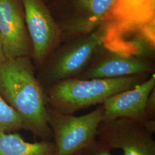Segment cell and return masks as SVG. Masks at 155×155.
<instances>
[{
	"instance_id": "5b68a950",
	"label": "cell",
	"mask_w": 155,
	"mask_h": 155,
	"mask_svg": "<svg viewBox=\"0 0 155 155\" xmlns=\"http://www.w3.org/2000/svg\"><path fill=\"white\" fill-rule=\"evenodd\" d=\"M97 139L110 151L121 150L123 155H155L153 133L142 124L127 118L102 123Z\"/></svg>"
},
{
	"instance_id": "8fae6325",
	"label": "cell",
	"mask_w": 155,
	"mask_h": 155,
	"mask_svg": "<svg viewBox=\"0 0 155 155\" xmlns=\"http://www.w3.org/2000/svg\"><path fill=\"white\" fill-rule=\"evenodd\" d=\"M116 0H76L77 15L67 25L71 35L86 34L95 31L109 19Z\"/></svg>"
},
{
	"instance_id": "8992f818",
	"label": "cell",
	"mask_w": 155,
	"mask_h": 155,
	"mask_svg": "<svg viewBox=\"0 0 155 155\" xmlns=\"http://www.w3.org/2000/svg\"><path fill=\"white\" fill-rule=\"evenodd\" d=\"M32 56L38 66H43L61 38L59 29L43 0H21Z\"/></svg>"
},
{
	"instance_id": "ac0fdd59",
	"label": "cell",
	"mask_w": 155,
	"mask_h": 155,
	"mask_svg": "<svg viewBox=\"0 0 155 155\" xmlns=\"http://www.w3.org/2000/svg\"><path fill=\"white\" fill-rule=\"evenodd\" d=\"M75 155H82V151H80L79 152L77 153H76Z\"/></svg>"
},
{
	"instance_id": "52a82bcc",
	"label": "cell",
	"mask_w": 155,
	"mask_h": 155,
	"mask_svg": "<svg viewBox=\"0 0 155 155\" xmlns=\"http://www.w3.org/2000/svg\"><path fill=\"white\" fill-rule=\"evenodd\" d=\"M106 49L147 59L154 55L155 21L133 24L109 19Z\"/></svg>"
},
{
	"instance_id": "e0dca14e",
	"label": "cell",
	"mask_w": 155,
	"mask_h": 155,
	"mask_svg": "<svg viewBox=\"0 0 155 155\" xmlns=\"http://www.w3.org/2000/svg\"><path fill=\"white\" fill-rule=\"evenodd\" d=\"M6 60V59L4 51V47H3V44L2 41L1 39V37L0 36V64L2 62Z\"/></svg>"
},
{
	"instance_id": "4fadbf2b",
	"label": "cell",
	"mask_w": 155,
	"mask_h": 155,
	"mask_svg": "<svg viewBox=\"0 0 155 155\" xmlns=\"http://www.w3.org/2000/svg\"><path fill=\"white\" fill-rule=\"evenodd\" d=\"M0 155H57L54 142L29 143L17 134L0 133Z\"/></svg>"
},
{
	"instance_id": "9c48e42d",
	"label": "cell",
	"mask_w": 155,
	"mask_h": 155,
	"mask_svg": "<svg viewBox=\"0 0 155 155\" xmlns=\"http://www.w3.org/2000/svg\"><path fill=\"white\" fill-rule=\"evenodd\" d=\"M0 36L6 59L32 56L24 12L18 0H0Z\"/></svg>"
},
{
	"instance_id": "277c9868",
	"label": "cell",
	"mask_w": 155,
	"mask_h": 155,
	"mask_svg": "<svg viewBox=\"0 0 155 155\" xmlns=\"http://www.w3.org/2000/svg\"><path fill=\"white\" fill-rule=\"evenodd\" d=\"M48 122L57 155H75L97 140L103 120L102 105L81 116L66 114L47 104Z\"/></svg>"
},
{
	"instance_id": "2e32d148",
	"label": "cell",
	"mask_w": 155,
	"mask_h": 155,
	"mask_svg": "<svg viewBox=\"0 0 155 155\" xmlns=\"http://www.w3.org/2000/svg\"><path fill=\"white\" fill-rule=\"evenodd\" d=\"M145 111L148 120H155V87L148 97Z\"/></svg>"
},
{
	"instance_id": "7c38bea8",
	"label": "cell",
	"mask_w": 155,
	"mask_h": 155,
	"mask_svg": "<svg viewBox=\"0 0 155 155\" xmlns=\"http://www.w3.org/2000/svg\"><path fill=\"white\" fill-rule=\"evenodd\" d=\"M109 19L133 24L154 21L155 0H116Z\"/></svg>"
},
{
	"instance_id": "5bb4252c",
	"label": "cell",
	"mask_w": 155,
	"mask_h": 155,
	"mask_svg": "<svg viewBox=\"0 0 155 155\" xmlns=\"http://www.w3.org/2000/svg\"><path fill=\"white\" fill-rule=\"evenodd\" d=\"M21 129H26L21 117L0 97V133Z\"/></svg>"
},
{
	"instance_id": "ba28073f",
	"label": "cell",
	"mask_w": 155,
	"mask_h": 155,
	"mask_svg": "<svg viewBox=\"0 0 155 155\" xmlns=\"http://www.w3.org/2000/svg\"><path fill=\"white\" fill-rule=\"evenodd\" d=\"M102 49L87 69L76 78L107 79L155 73L154 64L150 59L123 54L105 48V51Z\"/></svg>"
},
{
	"instance_id": "30bf717a",
	"label": "cell",
	"mask_w": 155,
	"mask_h": 155,
	"mask_svg": "<svg viewBox=\"0 0 155 155\" xmlns=\"http://www.w3.org/2000/svg\"><path fill=\"white\" fill-rule=\"evenodd\" d=\"M155 87V74L134 87L120 92L102 104V123L124 118L144 125L148 121L145 107L152 90Z\"/></svg>"
},
{
	"instance_id": "3957f363",
	"label": "cell",
	"mask_w": 155,
	"mask_h": 155,
	"mask_svg": "<svg viewBox=\"0 0 155 155\" xmlns=\"http://www.w3.org/2000/svg\"><path fill=\"white\" fill-rule=\"evenodd\" d=\"M108 24L106 20L86 36L59 50L38 78L43 88L81 75L104 48Z\"/></svg>"
},
{
	"instance_id": "6da1fadb",
	"label": "cell",
	"mask_w": 155,
	"mask_h": 155,
	"mask_svg": "<svg viewBox=\"0 0 155 155\" xmlns=\"http://www.w3.org/2000/svg\"><path fill=\"white\" fill-rule=\"evenodd\" d=\"M0 97L21 117L27 130L44 140L52 136L45 89L29 57L6 59L0 64Z\"/></svg>"
},
{
	"instance_id": "9a60e30c",
	"label": "cell",
	"mask_w": 155,
	"mask_h": 155,
	"mask_svg": "<svg viewBox=\"0 0 155 155\" xmlns=\"http://www.w3.org/2000/svg\"><path fill=\"white\" fill-rule=\"evenodd\" d=\"M82 155H112L110 150L106 148L96 140L93 144L82 150Z\"/></svg>"
},
{
	"instance_id": "7a4b0ae2",
	"label": "cell",
	"mask_w": 155,
	"mask_h": 155,
	"mask_svg": "<svg viewBox=\"0 0 155 155\" xmlns=\"http://www.w3.org/2000/svg\"><path fill=\"white\" fill-rule=\"evenodd\" d=\"M151 75L67 79L45 88L47 104L63 114H74L78 111L91 106L102 105L111 96L134 87Z\"/></svg>"
}]
</instances>
